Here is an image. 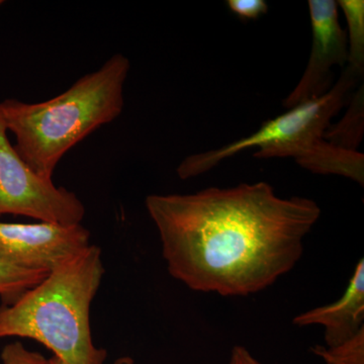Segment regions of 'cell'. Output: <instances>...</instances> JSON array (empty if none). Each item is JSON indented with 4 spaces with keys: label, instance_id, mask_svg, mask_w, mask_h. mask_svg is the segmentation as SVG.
<instances>
[{
    "label": "cell",
    "instance_id": "1",
    "mask_svg": "<svg viewBox=\"0 0 364 364\" xmlns=\"http://www.w3.org/2000/svg\"><path fill=\"white\" fill-rule=\"evenodd\" d=\"M146 208L169 274L193 291L223 296L258 293L291 272L321 215L317 203L279 198L267 182L152 195Z\"/></svg>",
    "mask_w": 364,
    "mask_h": 364
},
{
    "label": "cell",
    "instance_id": "2",
    "mask_svg": "<svg viewBox=\"0 0 364 364\" xmlns=\"http://www.w3.org/2000/svg\"><path fill=\"white\" fill-rule=\"evenodd\" d=\"M130 68V60L114 54L51 100L31 104L11 98L0 102L16 152L38 176L52 179L67 152L121 116Z\"/></svg>",
    "mask_w": 364,
    "mask_h": 364
},
{
    "label": "cell",
    "instance_id": "3",
    "mask_svg": "<svg viewBox=\"0 0 364 364\" xmlns=\"http://www.w3.org/2000/svg\"><path fill=\"white\" fill-rule=\"evenodd\" d=\"M104 275L102 249L90 245L13 305L0 306V339L35 340L63 364H105L107 351L93 342L90 326Z\"/></svg>",
    "mask_w": 364,
    "mask_h": 364
},
{
    "label": "cell",
    "instance_id": "4",
    "mask_svg": "<svg viewBox=\"0 0 364 364\" xmlns=\"http://www.w3.org/2000/svg\"><path fill=\"white\" fill-rule=\"evenodd\" d=\"M360 79L345 67L336 85L326 95L301 102L280 116L265 122L259 130L225 145L219 149L191 155L177 168L181 179L200 176L223 160L242 151L258 148L253 156L258 159L291 157L309 171L323 176H340L363 186L364 156L358 151H347L328 143L324 134Z\"/></svg>",
    "mask_w": 364,
    "mask_h": 364
},
{
    "label": "cell",
    "instance_id": "5",
    "mask_svg": "<svg viewBox=\"0 0 364 364\" xmlns=\"http://www.w3.org/2000/svg\"><path fill=\"white\" fill-rule=\"evenodd\" d=\"M4 215L78 225L85 219V207L75 193L38 176L23 161L9 141L0 112V215Z\"/></svg>",
    "mask_w": 364,
    "mask_h": 364
},
{
    "label": "cell",
    "instance_id": "6",
    "mask_svg": "<svg viewBox=\"0 0 364 364\" xmlns=\"http://www.w3.org/2000/svg\"><path fill=\"white\" fill-rule=\"evenodd\" d=\"M90 245L82 224L0 222V256L26 269L51 272Z\"/></svg>",
    "mask_w": 364,
    "mask_h": 364
},
{
    "label": "cell",
    "instance_id": "7",
    "mask_svg": "<svg viewBox=\"0 0 364 364\" xmlns=\"http://www.w3.org/2000/svg\"><path fill=\"white\" fill-rule=\"evenodd\" d=\"M312 51L306 71L298 85L284 100L287 109L326 95L332 87L334 66L348 62L347 32L339 21L337 2L334 0H310Z\"/></svg>",
    "mask_w": 364,
    "mask_h": 364
},
{
    "label": "cell",
    "instance_id": "8",
    "mask_svg": "<svg viewBox=\"0 0 364 364\" xmlns=\"http://www.w3.org/2000/svg\"><path fill=\"white\" fill-rule=\"evenodd\" d=\"M294 324L324 327L327 348L353 338L364 329V261L356 265L343 296L330 305L318 306L294 318Z\"/></svg>",
    "mask_w": 364,
    "mask_h": 364
},
{
    "label": "cell",
    "instance_id": "9",
    "mask_svg": "<svg viewBox=\"0 0 364 364\" xmlns=\"http://www.w3.org/2000/svg\"><path fill=\"white\" fill-rule=\"evenodd\" d=\"M364 130V92L361 86L351 98L350 105L343 119L330 124L324 134L328 143L347 151H358Z\"/></svg>",
    "mask_w": 364,
    "mask_h": 364
},
{
    "label": "cell",
    "instance_id": "10",
    "mask_svg": "<svg viewBox=\"0 0 364 364\" xmlns=\"http://www.w3.org/2000/svg\"><path fill=\"white\" fill-rule=\"evenodd\" d=\"M337 6L343 11L348 26V62L347 66L363 77L364 71V1L339 0Z\"/></svg>",
    "mask_w": 364,
    "mask_h": 364
},
{
    "label": "cell",
    "instance_id": "11",
    "mask_svg": "<svg viewBox=\"0 0 364 364\" xmlns=\"http://www.w3.org/2000/svg\"><path fill=\"white\" fill-rule=\"evenodd\" d=\"M49 272L26 269L0 256V299L2 305L16 303L26 291L40 284Z\"/></svg>",
    "mask_w": 364,
    "mask_h": 364
},
{
    "label": "cell",
    "instance_id": "12",
    "mask_svg": "<svg viewBox=\"0 0 364 364\" xmlns=\"http://www.w3.org/2000/svg\"><path fill=\"white\" fill-rule=\"evenodd\" d=\"M312 351L327 364H364V329L338 346L327 348L317 345Z\"/></svg>",
    "mask_w": 364,
    "mask_h": 364
},
{
    "label": "cell",
    "instance_id": "13",
    "mask_svg": "<svg viewBox=\"0 0 364 364\" xmlns=\"http://www.w3.org/2000/svg\"><path fill=\"white\" fill-rule=\"evenodd\" d=\"M0 358L2 364H50V359L39 352L28 350L18 341L6 345Z\"/></svg>",
    "mask_w": 364,
    "mask_h": 364
},
{
    "label": "cell",
    "instance_id": "14",
    "mask_svg": "<svg viewBox=\"0 0 364 364\" xmlns=\"http://www.w3.org/2000/svg\"><path fill=\"white\" fill-rule=\"evenodd\" d=\"M227 4L232 13L246 20H255L268 11L264 0H228Z\"/></svg>",
    "mask_w": 364,
    "mask_h": 364
},
{
    "label": "cell",
    "instance_id": "15",
    "mask_svg": "<svg viewBox=\"0 0 364 364\" xmlns=\"http://www.w3.org/2000/svg\"><path fill=\"white\" fill-rule=\"evenodd\" d=\"M228 364H263L259 363L255 358L243 346H235L231 352Z\"/></svg>",
    "mask_w": 364,
    "mask_h": 364
},
{
    "label": "cell",
    "instance_id": "16",
    "mask_svg": "<svg viewBox=\"0 0 364 364\" xmlns=\"http://www.w3.org/2000/svg\"><path fill=\"white\" fill-rule=\"evenodd\" d=\"M50 364L63 363H62L61 361L58 360V359L56 358H54V356H52V358H50ZM112 364H135V361H134V359L130 358V356H122V358L116 359V360H114Z\"/></svg>",
    "mask_w": 364,
    "mask_h": 364
},
{
    "label": "cell",
    "instance_id": "17",
    "mask_svg": "<svg viewBox=\"0 0 364 364\" xmlns=\"http://www.w3.org/2000/svg\"><path fill=\"white\" fill-rule=\"evenodd\" d=\"M4 4V1H2V0H0V6H1L2 4Z\"/></svg>",
    "mask_w": 364,
    "mask_h": 364
}]
</instances>
